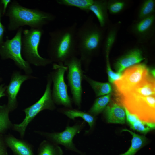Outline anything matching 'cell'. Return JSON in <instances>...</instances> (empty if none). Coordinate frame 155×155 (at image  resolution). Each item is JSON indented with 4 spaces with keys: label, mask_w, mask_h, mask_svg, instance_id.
Masks as SVG:
<instances>
[{
    "label": "cell",
    "mask_w": 155,
    "mask_h": 155,
    "mask_svg": "<svg viewBox=\"0 0 155 155\" xmlns=\"http://www.w3.org/2000/svg\"><path fill=\"white\" fill-rule=\"evenodd\" d=\"M60 111L65 115L69 119L74 120L77 117L82 118L85 122H87L90 126L89 130L86 131L85 133L87 134L93 128L96 121L95 116L86 112L80 110L72 108H61Z\"/></svg>",
    "instance_id": "cell-19"
},
{
    "label": "cell",
    "mask_w": 155,
    "mask_h": 155,
    "mask_svg": "<svg viewBox=\"0 0 155 155\" xmlns=\"http://www.w3.org/2000/svg\"><path fill=\"white\" fill-rule=\"evenodd\" d=\"M2 80V79L0 77V83L1 82Z\"/></svg>",
    "instance_id": "cell-35"
},
{
    "label": "cell",
    "mask_w": 155,
    "mask_h": 155,
    "mask_svg": "<svg viewBox=\"0 0 155 155\" xmlns=\"http://www.w3.org/2000/svg\"><path fill=\"white\" fill-rule=\"evenodd\" d=\"M53 69L50 75L53 83L52 91L53 101L57 105L72 108V99L68 94L67 86L64 80L65 74L67 70V67L63 63H55L53 65Z\"/></svg>",
    "instance_id": "cell-7"
},
{
    "label": "cell",
    "mask_w": 155,
    "mask_h": 155,
    "mask_svg": "<svg viewBox=\"0 0 155 155\" xmlns=\"http://www.w3.org/2000/svg\"><path fill=\"white\" fill-rule=\"evenodd\" d=\"M111 95L110 94L97 98L88 112L95 116L102 112L109 102Z\"/></svg>",
    "instance_id": "cell-25"
},
{
    "label": "cell",
    "mask_w": 155,
    "mask_h": 155,
    "mask_svg": "<svg viewBox=\"0 0 155 155\" xmlns=\"http://www.w3.org/2000/svg\"><path fill=\"white\" fill-rule=\"evenodd\" d=\"M37 155H63V152L59 145L46 140L40 144Z\"/></svg>",
    "instance_id": "cell-23"
},
{
    "label": "cell",
    "mask_w": 155,
    "mask_h": 155,
    "mask_svg": "<svg viewBox=\"0 0 155 155\" xmlns=\"http://www.w3.org/2000/svg\"><path fill=\"white\" fill-rule=\"evenodd\" d=\"M104 28L94 22L90 16L78 28L76 32L78 54L87 70L92 57L99 51L104 38Z\"/></svg>",
    "instance_id": "cell-2"
},
{
    "label": "cell",
    "mask_w": 155,
    "mask_h": 155,
    "mask_svg": "<svg viewBox=\"0 0 155 155\" xmlns=\"http://www.w3.org/2000/svg\"><path fill=\"white\" fill-rule=\"evenodd\" d=\"M10 112L7 104L0 105V135H2L13 127L9 117Z\"/></svg>",
    "instance_id": "cell-24"
},
{
    "label": "cell",
    "mask_w": 155,
    "mask_h": 155,
    "mask_svg": "<svg viewBox=\"0 0 155 155\" xmlns=\"http://www.w3.org/2000/svg\"><path fill=\"white\" fill-rule=\"evenodd\" d=\"M119 103L141 120L155 123V96H143L132 93L121 96Z\"/></svg>",
    "instance_id": "cell-5"
},
{
    "label": "cell",
    "mask_w": 155,
    "mask_h": 155,
    "mask_svg": "<svg viewBox=\"0 0 155 155\" xmlns=\"http://www.w3.org/2000/svg\"><path fill=\"white\" fill-rule=\"evenodd\" d=\"M52 82L51 75H49L46 89L43 95L36 103L24 110L25 116L22 122L13 125V129L18 132L21 137L24 136L28 125L40 112L44 110L53 111L55 109V104L52 96L51 89Z\"/></svg>",
    "instance_id": "cell-6"
},
{
    "label": "cell",
    "mask_w": 155,
    "mask_h": 155,
    "mask_svg": "<svg viewBox=\"0 0 155 155\" xmlns=\"http://www.w3.org/2000/svg\"><path fill=\"white\" fill-rule=\"evenodd\" d=\"M7 86L4 84L0 85V98L5 96Z\"/></svg>",
    "instance_id": "cell-33"
},
{
    "label": "cell",
    "mask_w": 155,
    "mask_h": 155,
    "mask_svg": "<svg viewBox=\"0 0 155 155\" xmlns=\"http://www.w3.org/2000/svg\"><path fill=\"white\" fill-rule=\"evenodd\" d=\"M104 114L109 123L124 124L125 122V113L124 107L119 103L107 105L104 111Z\"/></svg>",
    "instance_id": "cell-16"
},
{
    "label": "cell",
    "mask_w": 155,
    "mask_h": 155,
    "mask_svg": "<svg viewBox=\"0 0 155 155\" xmlns=\"http://www.w3.org/2000/svg\"><path fill=\"white\" fill-rule=\"evenodd\" d=\"M154 78L149 74L130 93L143 96H155V84Z\"/></svg>",
    "instance_id": "cell-20"
},
{
    "label": "cell",
    "mask_w": 155,
    "mask_h": 155,
    "mask_svg": "<svg viewBox=\"0 0 155 155\" xmlns=\"http://www.w3.org/2000/svg\"><path fill=\"white\" fill-rule=\"evenodd\" d=\"M78 24L57 28L49 33L47 52L53 62L63 63L78 54L76 32Z\"/></svg>",
    "instance_id": "cell-1"
},
{
    "label": "cell",
    "mask_w": 155,
    "mask_h": 155,
    "mask_svg": "<svg viewBox=\"0 0 155 155\" xmlns=\"http://www.w3.org/2000/svg\"><path fill=\"white\" fill-rule=\"evenodd\" d=\"M5 15L9 17L8 28L11 31L25 25L32 28H42L55 18V16L51 13L38 9L24 7L16 1L11 2Z\"/></svg>",
    "instance_id": "cell-3"
},
{
    "label": "cell",
    "mask_w": 155,
    "mask_h": 155,
    "mask_svg": "<svg viewBox=\"0 0 155 155\" xmlns=\"http://www.w3.org/2000/svg\"><path fill=\"white\" fill-rule=\"evenodd\" d=\"M11 2V0H1L0 1L1 5H3L2 15H5L6 13L7 8L9 4Z\"/></svg>",
    "instance_id": "cell-32"
},
{
    "label": "cell",
    "mask_w": 155,
    "mask_h": 155,
    "mask_svg": "<svg viewBox=\"0 0 155 155\" xmlns=\"http://www.w3.org/2000/svg\"><path fill=\"white\" fill-rule=\"evenodd\" d=\"M149 73H150V75L152 77L155 78V69L154 68H152L149 70L148 69Z\"/></svg>",
    "instance_id": "cell-34"
},
{
    "label": "cell",
    "mask_w": 155,
    "mask_h": 155,
    "mask_svg": "<svg viewBox=\"0 0 155 155\" xmlns=\"http://www.w3.org/2000/svg\"><path fill=\"white\" fill-rule=\"evenodd\" d=\"M44 33L42 28H32L23 30L21 38L22 53L25 60L36 66H45L52 62L42 57L38 47Z\"/></svg>",
    "instance_id": "cell-4"
},
{
    "label": "cell",
    "mask_w": 155,
    "mask_h": 155,
    "mask_svg": "<svg viewBox=\"0 0 155 155\" xmlns=\"http://www.w3.org/2000/svg\"><path fill=\"white\" fill-rule=\"evenodd\" d=\"M128 4V1L126 0H107L108 10L110 13L112 14H117L124 10Z\"/></svg>",
    "instance_id": "cell-28"
},
{
    "label": "cell",
    "mask_w": 155,
    "mask_h": 155,
    "mask_svg": "<svg viewBox=\"0 0 155 155\" xmlns=\"http://www.w3.org/2000/svg\"><path fill=\"white\" fill-rule=\"evenodd\" d=\"M3 137L0 135V155H8Z\"/></svg>",
    "instance_id": "cell-30"
},
{
    "label": "cell",
    "mask_w": 155,
    "mask_h": 155,
    "mask_svg": "<svg viewBox=\"0 0 155 155\" xmlns=\"http://www.w3.org/2000/svg\"><path fill=\"white\" fill-rule=\"evenodd\" d=\"M94 0H57L59 4L79 8L87 13L89 12V8L92 4Z\"/></svg>",
    "instance_id": "cell-26"
},
{
    "label": "cell",
    "mask_w": 155,
    "mask_h": 155,
    "mask_svg": "<svg viewBox=\"0 0 155 155\" xmlns=\"http://www.w3.org/2000/svg\"><path fill=\"white\" fill-rule=\"evenodd\" d=\"M83 77V79L91 86L97 97L110 94L112 91V87L110 83L102 82L94 80L84 74Z\"/></svg>",
    "instance_id": "cell-21"
},
{
    "label": "cell",
    "mask_w": 155,
    "mask_h": 155,
    "mask_svg": "<svg viewBox=\"0 0 155 155\" xmlns=\"http://www.w3.org/2000/svg\"></svg>",
    "instance_id": "cell-36"
},
{
    "label": "cell",
    "mask_w": 155,
    "mask_h": 155,
    "mask_svg": "<svg viewBox=\"0 0 155 155\" xmlns=\"http://www.w3.org/2000/svg\"><path fill=\"white\" fill-rule=\"evenodd\" d=\"M107 0H94L89 8L97 18L100 27L104 28L108 23V17Z\"/></svg>",
    "instance_id": "cell-18"
},
{
    "label": "cell",
    "mask_w": 155,
    "mask_h": 155,
    "mask_svg": "<svg viewBox=\"0 0 155 155\" xmlns=\"http://www.w3.org/2000/svg\"><path fill=\"white\" fill-rule=\"evenodd\" d=\"M144 59L142 50L135 48L117 59L114 64V68L116 72L122 73L125 69L139 64Z\"/></svg>",
    "instance_id": "cell-14"
},
{
    "label": "cell",
    "mask_w": 155,
    "mask_h": 155,
    "mask_svg": "<svg viewBox=\"0 0 155 155\" xmlns=\"http://www.w3.org/2000/svg\"><path fill=\"white\" fill-rule=\"evenodd\" d=\"M23 31L22 27L20 28L13 38L7 39L0 45V55L3 59H12L20 68L30 74L31 69L29 63L22 56L21 38Z\"/></svg>",
    "instance_id": "cell-10"
},
{
    "label": "cell",
    "mask_w": 155,
    "mask_h": 155,
    "mask_svg": "<svg viewBox=\"0 0 155 155\" xmlns=\"http://www.w3.org/2000/svg\"><path fill=\"white\" fill-rule=\"evenodd\" d=\"M85 124L84 121L77 122L72 126L68 125L65 130L61 132H40L39 133L47 140L57 145H62L67 150L74 152L80 155H84L85 154L76 147L73 139L82 130Z\"/></svg>",
    "instance_id": "cell-11"
},
{
    "label": "cell",
    "mask_w": 155,
    "mask_h": 155,
    "mask_svg": "<svg viewBox=\"0 0 155 155\" xmlns=\"http://www.w3.org/2000/svg\"><path fill=\"white\" fill-rule=\"evenodd\" d=\"M64 65L68 68L67 78L72 95V100L79 109L81 106L84 71L81 60L77 56L67 60Z\"/></svg>",
    "instance_id": "cell-9"
},
{
    "label": "cell",
    "mask_w": 155,
    "mask_h": 155,
    "mask_svg": "<svg viewBox=\"0 0 155 155\" xmlns=\"http://www.w3.org/2000/svg\"><path fill=\"white\" fill-rule=\"evenodd\" d=\"M3 138L7 147L11 149L14 155H34L32 147L25 141L10 134L5 135Z\"/></svg>",
    "instance_id": "cell-15"
},
{
    "label": "cell",
    "mask_w": 155,
    "mask_h": 155,
    "mask_svg": "<svg viewBox=\"0 0 155 155\" xmlns=\"http://www.w3.org/2000/svg\"><path fill=\"white\" fill-rule=\"evenodd\" d=\"M107 72L108 81L110 83H114L116 80L120 78L122 73L114 72L111 69L110 66L108 57H106Z\"/></svg>",
    "instance_id": "cell-29"
},
{
    "label": "cell",
    "mask_w": 155,
    "mask_h": 155,
    "mask_svg": "<svg viewBox=\"0 0 155 155\" xmlns=\"http://www.w3.org/2000/svg\"><path fill=\"white\" fill-rule=\"evenodd\" d=\"M121 131L129 132L132 135V138L131 145L128 150L119 155H135L146 143L147 139L144 136L140 135L127 129H123Z\"/></svg>",
    "instance_id": "cell-22"
},
{
    "label": "cell",
    "mask_w": 155,
    "mask_h": 155,
    "mask_svg": "<svg viewBox=\"0 0 155 155\" xmlns=\"http://www.w3.org/2000/svg\"><path fill=\"white\" fill-rule=\"evenodd\" d=\"M29 77L28 75L21 74L18 72L14 73L12 75L6 90L8 97L7 105L10 112L17 107V95L23 83Z\"/></svg>",
    "instance_id": "cell-13"
},
{
    "label": "cell",
    "mask_w": 155,
    "mask_h": 155,
    "mask_svg": "<svg viewBox=\"0 0 155 155\" xmlns=\"http://www.w3.org/2000/svg\"><path fill=\"white\" fill-rule=\"evenodd\" d=\"M124 107L126 121L131 129L145 135L155 129L154 122L142 121L136 115L130 113L126 108Z\"/></svg>",
    "instance_id": "cell-17"
},
{
    "label": "cell",
    "mask_w": 155,
    "mask_h": 155,
    "mask_svg": "<svg viewBox=\"0 0 155 155\" xmlns=\"http://www.w3.org/2000/svg\"><path fill=\"white\" fill-rule=\"evenodd\" d=\"M149 74L148 69L144 64H137L125 69L114 84L120 95H124L131 92Z\"/></svg>",
    "instance_id": "cell-8"
},
{
    "label": "cell",
    "mask_w": 155,
    "mask_h": 155,
    "mask_svg": "<svg viewBox=\"0 0 155 155\" xmlns=\"http://www.w3.org/2000/svg\"><path fill=\"white\" fill-rule=\"evenodd\" d=\"M3 8L2 7H0V45L3 43V38L5 31V28L1 22V18L2 15Z\"/></svg>",
    "instance_id": "cell-31"
},
{
    "label": "cell",
    "mask_w": 155,
    "mask_h": 155,
    "mask_svg": "<svg viewBox=\"0 0 155 155\" xmlns=\"http://www.w3.org/2000/svg\"><path fill=\"white\" fill-rule=\"evenodd\" d=\"M155 12V0H145L142 4L138 14V20L147 18Z\"/></svg>",
    "instance_id": "cell-27"
},
{
    "label": "cell",
    "mask_w": 155,
    "mask_h": 155,
    "mask_svg": "<svg viewBox=\"0 0 155 155\" xmlns=\"http://www.w3.org/2000/svg\"><path fill=\"white\" fill-rule=\"evenodd\" d=\"M155 14L134 22L131 25V31L138 42L140 44L148 42L154 35Z\"/></svg>",
    "instance_id": "cell-12"
}]
</instances>
